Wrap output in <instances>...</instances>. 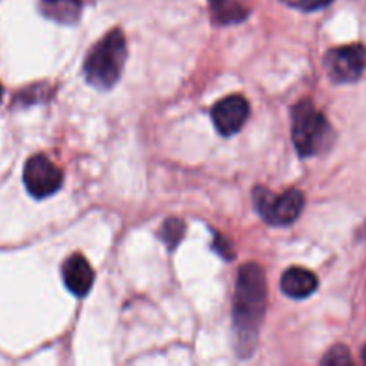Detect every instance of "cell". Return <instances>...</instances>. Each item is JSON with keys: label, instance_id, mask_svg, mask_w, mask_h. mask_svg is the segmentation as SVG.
Instances as JSON below:
<instances>
[{"label": "cell", "instance_id": "cell-1", "mask_svg": "<svg viewBox=\"0 0 366 366\" xmlns=\"http://www.w3.org/2000/svg\"><path fill=\"white\" fill-rule=\"evenodd\" d=\"M264 310H267V279L263 268L256 263L243 264L238 272L234 304H232L238 356L247 357L252 354Z\"/></svg>", "mask_w": 366, "mask_h": 366}, {"label": "cell", "instance_id": "cell-2", "mask_svg": "<svg viewBox=\"0 0 366 366\" xmlns=\"http://www.w3.org/2000/svg\"><path fill=\"white\" fill-rule=\"evenodd\" d=\"M127 59V43L120 29L109 31L84 61V77L97 89H111L120 79Z\"/></svg>", "mask_w": 366, "mask_h": 366}, {"label": "cell", "instance_id": "cell-3", "mask_svg": "<svg viewBox=\"0 0 366 366\" xmlns=\"http://www.w3.org/2000/svg\"><path fill=\"white\" fill-rule=\"evenodd\" d=\"M292 138L300 157H311L322 152L331 142V125L311 100H302L293 106Z\"/></svg>", "mask_w": 366, "mask_h": 366}, {"label": "cell", "instance_id": "cell-4", "mask_svg": "<svg viewBox=\"0 0 366 366\" xmlns=\"http://www.w3.org/2000/svg\"><path fill=\"white\" fill-rule=\"evenodd\" d=\"M252 199L259 217L270 225L293 224L304 209V195L295 188L274 193L263 186H257L252 193Z\"/></svg>", "mask_w": 366, "mask_h": 366}, {"label": "cell", "instance_id": "cell-5", "mask_svg": "<svg viewBox=\"0 0 366 366\" xmlns=\"http://www.w3.org/2000/svg\"><path fill=\"white\" fill-rule=\"evenodd\" d=\"M24 182L34 199L54 195L63 184V172L43 154H36L25 163Z\"/></svg>", "mask_w": 366, "mask_h": 366}, {"label": "cell", "instance_id": "cell-6", "mask_svg": "<svg viewBox=\"0 0 366 366\" xmlns=\"http://www.w3.org/2000/svg\"><path fill=\"white\" fill-rule=\"evenodd\" d=\"M366 70V49L363 45H345L329 50L325 71L335 82H356Z\"/></svg>", "mask_w": 366, "mask_h": 366}, {"label": "cell", "instance_id": "cell-7", "mask_svg": "<svg viewBox=\"0 0 366 366\" xmlns=\"http://www.w3.org/2000/svg\"><path fill=\"white\" fill-rule=\"evenodd\" d=\"M250 114V106L245 97L231 95L218 100L211 109V118L222 136H232L245 125Z\"/></svg>", "mask_w": 366, "mask_h": 366}, {"label": "cell", "instance_id": "cell-8", "mask_svg": "<svg viewBox=\"0 0 366 366\" xmlns=\"http://www.w3.org/2000/svg\"><path fill=\"white\" fill-rule=\"evenodd\" d=\"M61 274H63L64 286L75 297L88 295L93 286V281H95L92 264L88 263V259L82 254H71L68 259H64Z\"/></svg>", "mask_w": 366, "mask_h": 366}, {"label": "cell", "instance_id": "cell-9", "mask_svg": "<svg viewBox=\"0 0 366 366\" xmlns=\"http://www.w3.org/2000/svg\"><path fill=\"white\" fill-rule=\"evenodd\" d=\"M317 275L311 270H306V268H288L281 277V290L290 299H307V297L317 292Z\"/></svg>", "mask_w": 366, "mask_h": 366}, {"label": "cell", "instance_id": "cell-10", "mask_svg": "<svg viewBox=\"0 0 366 366\" xmlns=\"http://www.w3.org/2000/svg\"><path fill=\"white\" fill-rule=\"evenodd\" d=\"M211 18L220 25H234L247 20L250 6L247 0H209Z\"/></svg>", "mask_w": 366, "mask_h": 366}, {"label": "cell", "instance_id": "cell-11", "mask_svg": "<svg viewBox=\"0 0 366 366\" xmlns=\"http://www.w3.org/2000/svg\"><path fill=\"white\" fill-rule=\"evenodd\" d=\"M81 0H41V13L57 24L71 25L81 18Z\"/></svg>", "mask_w": 366, "mask_h": 366}, {"label": "cell", "instance_id": "cell-12", "mask_svg": "<svg viewBox=\"0 0 366 366\" xmlns=\"http://www.w3.org/2000/svg\"><path fill=\"white\" fill-rule=\"evenodd\" d=\"M184 231V222L179 220V218H168V220H164L163 227H161L159 238L163 239V243L168 247V250H174L175 247L181 243Z\"/></svg>", "mask_w": 366, "mask_h": 366}, {"label": "cell", "instance_id": "cell-13", "mask_svg": "<svg viewBox=\"0 0 366 366\" xmlns=\"http://www.w3.org/2000/svg\"><path fill=\"white\" fill-rule=\"evenodd\" d=\"M324 365H350L352 363V357H350L349 349L343 345L332 347L331 350L327 352V356L322 360Z\"/></svg>", "mask_w": 366, "mask_h": 366}, {"label": "cell", "instance_id": "cell-14", "mask_svg": "<svg viewBox=\"0 0 366 366\" xmlns=\"http://www.w3.org/2000/svg\"><path fill=\"white\" fill-rule=\"evenodd\" d=\"M286 6L295 7L299 11H306V13H311V11H318L327 7L332 0H282Z\"/></svg>", "mask_w": 366, "mask_h": 366}, {"label": "cell", "instance_id": "cell-15", "mask_svg": "<svg viewBox=\"0 0 366 366\" xmlns=\"http://www.w3.org/2000/svg\"><path fill=\"white\" fill-rule=\"evenodd\" d=\"M213 249L217 250L224 259H232V257H234V247H232V243L229 242L225 236L217 234V238H214L213 242Z\"/></svg>", "mask_w": 366, "mask_h": 366}, {"label": "cell", "instance_id": "cell-16", "mask_svg": "<svg viewBox=\"0 0 366 366\" xmlns=\"http://www.w3.org/2000/svg\"><path fill=\"white\" fill-rule=\"evenodd\" d=\"M2 95H4V89H2V84H0V100H2Z\"/></svg>", "mask_w": 366, "mask_h": 366}, {"label": "cell", "instance_id": "cell-17", "mask_svg": "<svg viewBox=\"0 0 366 366\" xmlns=\"http://www.w3.org/2000/svg\"><path fill=\"white\" fill-rule=\"evenodd\" d=\"M363 361L366 363V347L363 349Z\"/></svg>", "mask_w": 366, "mask_h": 366}]
</instances>
